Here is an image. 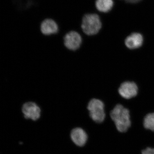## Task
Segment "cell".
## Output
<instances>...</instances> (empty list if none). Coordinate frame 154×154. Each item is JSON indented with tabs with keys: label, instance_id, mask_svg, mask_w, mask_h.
<instances>
[{
	"label": "cell",
	"instance_id": "6da1fadb",
	"mask_svg": "<svg viewBox=\"0 0 154 154\" xmlns=\"http://www.w3.org/2000/svg\"><path fill=\"white\" fill-rule=\"evenodd\" d=\"M108 117L113 122L118 132H127L132 125L131 113L129 108L118 103L108 113Z\"/></svg>",
	"mask_w": 154,
	"mask_h": 154
},
{
	"label": "cell",
	"instance_id": "7a4b0ae2",
	"mask_svg": "<svg viewBox=\"0 0 154 154\" xmlns=\"http://www.w3.org/2000/svg\"><path fill=\"white\" fill-rule=\"evenodd\" d=\"M102 23L98 14L88 13L82 19L81 29L82 33L88 36H96L102 29Z\"/></svg>",
	"mask_w": 154,
	"mask_h": 154
},
{
	"label": "cell",
	"instance_id": "3957f363",
	"mask_svg": "<svg viewBox=\"0 0 154 154\" xmlns=\"http://www.w3.org/2000/svg\"><path fill=\"white\" fill-rule=\"evenodd\" d=\"M87 109L90 118L97 124L104 123L107 117L106 105L101 99L93 98L88 102Z\"/></svg>",
	"mask_w": 154,
	"mask_h": 154
},
{
	"label": "cell",
	"instance_id": "277c9868",
	"mask_svg": "<svg viewBox=\"0 0 154 154\" xmlns=\"http://www.w3.org/2000/svg\"><path fill=\"white\" fill-rule=\"evenodd\" d=\"M139 92L138 86L133 81H127L122 83L118 88L119 95L125 100H130L138 96Z\"/></svg>",
	"mask_w": 154,
	"mask_h": 154
},
{
	"label": "cell",
	"instance_id": "5b68a950",
	"mask_svg": "<svg viewBox=\"0 0 154 154\" xmlns=\"http://www.w3.org/2000/svg\"><path fill=\"white\" fill-rule=\"evenodd\" d=\"M83 38L81 33L75 30L69 31L63 37V44L67 49L76 51L82 45Z\"/></svg>",
	"mask_w": 154,
	"mask_h": 154
},
{
	"label": "cell",
	"instance_id": "8992f818",
	"mask_svg": "<svg viewBox=\"0 0 154 154\" xmlns=\"http://www.w3.org/2000/svg\"><path fill=\"white\" fill-rule=\"evenodd\" d=\"M22 111L26 119L36 121L39 119L41 114V108L38 104L33 101L25 102L22 106Z\"/></svg>",
	"mask_w": 154,
	"mask_h": 154
},
{
	"label": "cell",
	"instance_id": "52a82bcc",
	"mask_svg": "<svg viewBox=\"0 0 154 154\" xmlns=\"http://www.w3.org/2000/svg\"><path fill=\"white\" fill-rule=\"evenodd\" d=\"M144 41V37L142 33L134 32L127 36L124 40V44L130 50H136L142 47Z\"/></svg>",
	"mask_w": 154,
	"mask_h": 154
},
{
	"label": "cell",
	"instance_id": "ba28073f",
	"mask_svg": "<svg viewBox=\"0 0 154 154\" xmlns=\"http://www.w3.org/2000/svg\"><path fill=\"white\" fill-rule=\"evenodd\" d=\"M40 30L44 36H51L58 33L59 26L54 19L47 18L41 22Z\"/></svg>",
	"mask_w": 154,
	"mask_h": 154
},
{
	"label": "cell",
	"instance_id": "9c48e42d",
	"mask_svg": "<svg viewBox=\"0 0 154 154\" xmlns=\"http://www.w3.org/2000/svg\"><path fill=\"white\" fill-rule=\"evenodd\" d=\"M72 140L79 146L82 147L87 143L88 135L86 131L81 128H76L72 131L71 133Z\"/></svg>",
	"mask_w": 154,
	"mask_h": 154
},
{
	"label": "cell",
	"instance_id": "30bf717a",
	"mask_svg": "<svg viewBox=\"0 0 154 154\" xmlns=\"http://www.w3.org/2000/svg\"><path fill=\"white\" fill-rule=\"evenodd\" d=\"M97 10L102 13H107L113 8V0H96L95 3Z\"/></svg>",
	"mask_w": 154,
	"mask_h": 154
},
{
	"label": "cell",
	"instance_id": "8fae6325",
	"mask_svg": "<svg viewBox=\"0 0 154 154\" xmlns=\"http://www.w3.org/2000/svg\"><path fill=\"white\" fill-rule=\"evenodd\" d=\"M142 124L146 130L154 133V111L145 115L143 119Z\"/></svg>",
	"mask_w": 154,
	"mask_h": 154
},
{
	"label": "cell",
	"instance_id": "7c38bea8",
	"mask_svg": "<svg viewBox=\"0 0 154 154\" xmlns=\"http://www.w3.org/2000/svg\"><path fill=\"white\" fill-rule=\"evenodd\" d=\"M140 154H154V147H147L141 151Z\"/></svg>",
	"mask_w": 154,
	"mask_h": 154
},
{
	"label": "cell",
	"instance_id": "4fadbf2b",
	"mask_svg": "<svg viewBox=\"0 0 154 154\" xmlns=\"http://www.w3.org/2000/svg\"><path fill=\"white\" fill-rule=\"evenodd\" d=\"M126 2L131 3H136L140 2L141 0H124Z\"/></svg>",
	"mask_w": 154,
	"mask_h": 154
}]
</instances>
